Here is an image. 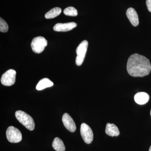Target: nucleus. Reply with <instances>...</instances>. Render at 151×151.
Wrapping results in <instances>:
<instances>
[{
	"instance_id": "obj_2",
	"label": "nucleus",
	"mask_w": 151,
	"mask_h": 151,
	"mask_svg": "<svg viewBox=\"0 0 151 151\" xmlns=\"http://www.w3.org/2000/svg\"><path fill=\"white\" fill-rule=\"evenodd\" d=\"M15 116L18 121L28 129L30 131L34 129L35 127L34 121L32 117L29 114L23 111H17L16 112Z\"/></svg>"
},
{
	"instance_id": "obj_20",
	"label": "nucleus",
	"mask_w": 151,
	"mask_h": 151,
	"mask_svg": "<svg viewBox=\"0 0 151 151\" xmlns=\"http://www.w3.org/2000/svg\"></svg>"
},
{
	"instance_id": "obj_12",
	"label": "nucleus",
	"mask_w": 151,
	"mask_h": 151,
	"mask_svg": "<svg viewBox=\"0 0 151 151\" xmlns=\"http://www.w3.org/2000/svg\"><path fill=\"white\" fill-rule=\"evenodd\" d=\"M105 133L111 137H118L120 134V132L118 127L114 124L108 123L106 124Z\"/></svg>"
},
{
	"instance_id": "obj_17",
	"label": "nucleus",
	"mask_w": 151,
	"mask_h": 151,
	"mask_svg": "<svg viewBox=\"0 0 151 151\" xmlns=\"http://www.w3.org/2000/svg\"><path fill=\"white\" fill-rule=\"evenodd\" d=\"M9 26L5 21L2 18H0V31L2 32H6L8 31Z\"/></svg>"
},
{
	"instance_id": "obj_18",
	"label": "nucleus",
	"mask_w": 151,
	"mask_h": 151,
	"mask_svg": "<svg viewBox=\"0 0 151 151\" xmlns=\"http://www.w3.org/2000/svg\"><path fill=\"white\" fill-rule=\"evenodd\" d=\"M146 4H147V7L149 12H151V0H147Z\"/></svg>"
},
{
	"instance_id": "obj_8",
	"label": "nucleus",
	"mask_w": 151,
	"mask_h": 151,
	"mask_svg": "<svg viewBox=\"0 0 151 151\" xmlns=\"http://www.w3.org/2000/svg\"><path fill=\"white\" fill-rule=\"evenodd\" d=\"M62 122L64 127L71 132H75L76 128L75 122L69 114L64 113L62 117Z\"/></svg>"
},
{
	"instance_id": "obj_14",
	"label": "nucleus",
	"mask_w": 151,
	"mask_h": 151,
	"mask_svg": "<svg viewBox=\"0 0 151 151\" xmlns=\"http://www.w3.org/2000/svg\"><path fill=\"white\" fill-rule=\"evenodd\" d=\"M52 147L56 151H65V148L63 142L59 138H55L52 143Z\"/></svg>"
},
{
	"instance_id": "obj_5",
	"label": "nucleus",
	"mask_w": 151,
	"mask_h": 151,
	"mask_svg": "<svg viewBox=\"0 0 151 151\" xmlns=\"http://www.w3.org/2000/svg\"><path fill=\"white\" fill-rule=\"evenodd\" d=\"M88 46V42L86 40H84L78 45L76 48L77 56L76 59V63L78 66L81 65L84 62Z\"/></svg>"
},
{
	"instance_id": "obj_13",
	"label": "nucleus",
	"mask_w": 151,
	"mask_h": 151,
	"mask_svg": "<svg viewBox=\"0 0 151 151\" xmlns=\"http://www.w3.org/2000/svg\"><path fill=\"white\" fill-rule=\"evenodd\" d=\"M53 85V83L49 78H44L41 79L37 85V90L40 91L48 87H51Z\"/></svg>"
},
{
	"instance_id": "obj_16",
	"label": "nucleus",
	"mask_w": 151,
	"mask_h": 151,
	"mask_svg": "<svg viewBox=\"0 0 151 151\" xmlns=\"http://www.w3.org/2000/svg\"><path fill=\"white\" fill-rule=\"evenodd\" d=\"M64 14L68 16L76 17L78 14L77 10L73 7L70 6L65 9L63 11Z\"/></svg>"
},
{
	"instance_id": "obj_6",
	"label": "nucleus",
	"mask_w": 151,
	"mask_h": 151,
	"mask_svg": "<svg viewBox=\"0 0 151 151\" xmlns=\"http://www.w3.org/2000/svg\"><path fill=\"white\" fill-rule=\"evenodd\" d=\"M16 71L14 69H9L2 76L1 83L6 86H11L14 84L16 81Z\"/></svg>"
},
{
	"instance_id": "obj_1",
	"label": "nucleus",
	"mask_w": 151,
	"mask_h": 151,
	"mask_svg": "<svg viewBox=\"0 0 151 151\" xmlns=\"http://www.w3.org/2000/svg\"><path fill=\"white\" fill-rule=\"evenodd\" d=\"M128 73L133 77H143L151 71V65L145 57L135 53L129 57L127 63Z\"/></svg>"
},
{
	"instance_id": "obj_7",
	"label": "nucleus",
	"mask_w": 151,
	"mask_h": 151,
	"mask_svg": "<svg viewBox=\"0 0 151 151\" xmlns=\"http://www.w3.org/2000/svg\"><path fill=\"white\" fill-rule=\"evenodd\" d=\"M80 133L83 140L86 144H90L93 140V132L90 127L85 123H82L80 128Z\"/></svg>"
},
{
	"instance_id": "obj_11",
	"label": "nucleus",
	"mask_w": 151,
	"mask_h": 151,
	"mask_svg": "<svg viewBox=\"0 0 151 151\" xmlns=\"http://www.w3.org/2000/svg\"><path fill=\"white\" fill-rule=\"evenodd\" d=\"M134 99L135 102L139 105H144L148 102L150 96L147 93L145 92H138L135 94Z\"/></svg>"
},
{
	"instance_id": "obj_15",
	"label": "nucleus",
	"mask_w": 151,
	"mask_h": 151,
	"mask_svg": "<svg viewBox=\"0 0 151 151\" xmlns=\"http://www.w3.org/2000/svg\"><path fill=\"white\" fill-rule=\"evenodd\" d=\"M61 9L59 7H55L52 9L47 12L45 15V18L47 19L54 18L61 13Z\"/></svg>"
},
{
	"instance_id": "obj_9",
	"label": "nucleus",
	"mask_w": 151,
	"mask_h": 151,
	"mask_svg": "<svg viewBox=\"0 0 151 151\" xmlns=\"http://www.w3.org/2000/svg\"><path fill=\"white\" fill-rule=\"evenodd\" d=\"M77 24L75 22L57 23L53 27V30L56 32H67L76 27Z\"/></svg>"
},
{
	"instance_id": "obj_4",
	"label": "nucleus",
	"mask_w": 151,
	"mask_h": 151,
	"mask_svg": "<svg viewBox=\"0 0 151 151\" xmlns=\"http://www.w3.org/2000/svg\"><path fill=\"white\" fill-rule=\"evenodd\" d=\"M6 136L8 140L11 143L19 142L22 139L20 131L13 126H11L8 128L6 132Z\"/></svg>"
},
{
	"instance_id": "obj_3",
	"label": "nucleus",
	"mask_w": 151,
	"mask_h": 151,
	"mask_svg": "<svg viewBox=\"0 0 151 151\" xmlns=\"http://www.w3.org/2000/svg\"><path fill=\"white\" fill-rule=\"evenodd\" d=\"M47 45V42L43 37H37L32 40L31 46L34 52L40 53L44 50Z\"/></svg>"
},
{
	"instance_id": "obj_10",
	"label": "nucleus",
	"mask_w": 151,
	"mask_h": 151,
	"mask_svg": "<svg viewBox=\"0 0 151 151\" xmlns=\"http://www.w3.org/2000/svg\"><path fill=\"white\" fill-rule=\"evenodd\" d=\"M126 14L132 24L134 26H137L139 24V17L138 14L134 9L129 8L127 9Z\"/></svg>"
},
{
	"instance_id": "obj_19",
	"label": "nucleus",
	"mask_w": 151,
	"mask_h": 151,
	"mask_svg": "<svg viewBox=\"0 0 151 151\" xmlns=\"http://www.w3.org/2000/svg\"><path fill=\"white\" fill-rule=\"evenodd\" d=\"M149 151H151V145L149 149Z\"/></svg>"
}]
</instances>
